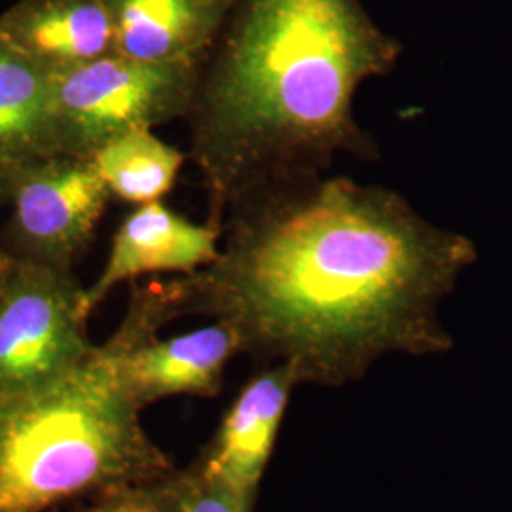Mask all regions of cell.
I'll use <instances>...</instances> for the list:
<instances>
[{"label": "cell", "instance_id": "4fadbf2b", "mask_svg": "<svg viewBox=\"0 0 512 512\" xmlns=\"http://www.w3.org/2000/svg\"><path fill=\"white\" fill-rule=\"evenodd\" d=\"M90 162L112 200L137 207L164 200L181 175L186 154L152 129H139L97 148Z\"/></svg>", "mask_w": 512, "mask_h": 512}, {"label": "cell", "instance_id": "5b68a950", "mask_svg": "<svg viewBox=\"0 0 512 512\" xmlns=\"http://www.w3.org/2000/svg\"><path fill=\"white\" fill-rule=\"evenodd\" d=\"M86 289L73 270L12 255L0 279V401L71 374L92 355Z\"/></svg>", "mask_w": 512, "mask_h": 512}, {"label": "cell", "instance_id": "5bb4252c", "mask_svg": "<svg viewBox=\"0 0 512 512\" xmlns=\"http://www.w3.org/2000/svg\"><path fill=\"white\" fill-rule=\"evenodd\" d=\"M165 512H253L255 505L192 461L160 480Z\"/></svg>", "mask_w": 512, "mask_h": 512}, {"label": "cell", "instance_id": "8fae6325", "mask_svg": "<svg viewBox=\"0 0 512 512\" xmlns=\"http://www.w3.org/2000/svg\"><path fill=\"white\" fill-rule=\"evenodd\" d=\"M232 0H103L114 52L143 63H203Z\"/></svg>", "mask_w": 512, "mask_h": 512}, {"label": "cell", "instance_id": "ba28073f", "mask_svg": "<svg viewBox=\"0 0 512 512\" xmlns=\"http://www.w3.org/2000/svg\"><path fill=\"white\" fill-rule=\"evenodd\" d=\"M222 230L211 222L196 224L164 202L137 205L116 228L107 262L86 289L92 315L118 285L143 275H188L217 260Z\"/></svg>", "mask_w": 512, "mask_h": 512}, {"label": "cell", "instance_id": "8992f818", "mask_svg": "<svg viewBox=\"0 0 512 512\" xmlns=\"http://www.w3.org/2000/svg\"><path fill=\"white\" fill-rule=\"evenodd\" d=\"M112 202L90 160L44 154L10 173L12 255L73 270Z\"/></svg>", "mask_w": 512, "mask_h": 512}, {"label": "cell", "instance_id": "ac0fdd59", "mask_svg": "<svg viewBox=\"0 0 512 512\" xmlns=\"http://www.w3.org/2000/svg\"><path fill=\"white\" fill-rule=\"evenodd\" d=\"M2 50H4V46H2V42H0V52H2Z\"/></svg>", "mask_w": 512, "mask_h": 512}, {"label": "cell", "instance_id": "30bf717a", "mask_svg": "<svg viewBox=\"0 0 512 512\" xmlns=\"http://www.w3.org/2000/svg\"><path fill=\"white\" fill-rule=\"evenodd\" d=\"M0 42L48 78L116 54L103 0H19L0 14Z\"/></svg>", "mask_w": 512, "mask_h": 512}, {"label": "cell", "instance_id": "7a4b0ae2", "mask_svg": "<svg viewBox=\"0 0 512 512\" xmlns=\"http://www.w3.org/2000/svg\"><path fill=\"white\" fill-rule=\"evenodd\" d=\"M401 57L363 0H232L186 118L207 222L222 230L241 198L327 175L340 156L376 162L355 97Z\"/></svg>", "mask_w": 512, "mask_h": 512}, {"label": "cell", "instance_id": "277c9868", "mask_svg": "<svg viewBox=\"0 0 512 512\" xmlns=\"http://www.w3.org/2000/svg\"><path fill=\"white\" fill-rule=\"evenodd\" d=\"M200 69L202 63H143L112 54L50 78L54 152L90 160L116 137L186 120Z\"/></svg>", "mask_w": 512, "mask_h": 512}, {"label": "cell", "instance_id": "6da1fadb", "mask_svg": "<svg viewBox=\"0 0 512 512\" xmlns=\"http://www.w3.org/2000/svg\"><path fill=\"white\" fill-rule=\"evenodd\" d=\"M476 260L473 239L403 194L319 175L228 209L217 260L179 275L184 317L224 321L260 365L338 389L387 355L452 351L440 304Z\"/></svg>", "mask_w": 512, "mask_h": 512}, {"label": "cell", "instance_id": "7c38bea8", "mask_svg": "<svg viewBox=\"0 0 512 512\" xmlns=\"http://www.w3.org/2000/svg\"><path fill=\"white\" fill-rule=\"evenodd\" d=\"M50 78L18 55L0 52V171L54 154L48 118Z\"/></svg>", "mask_w": 512, "mask_h": 512}, {"label": "cell", "instance_id": "9a60e30c", "mask_svg": "<svg viewBox=\"0 0 512 512\" xmlns=\"http://www.w3.org/2000/svg\"><path fill=\"white\" fill-rule=\"evenodd\" d=\"M80 512H165L160 482L99 497L92 507Z\"/></svg>", "mask_w": 512, "mask_h": 512}, {"label": "cell", "instance_id": "9c48e42d", "mask_svg": "<svg viewBox=\"0 0 512 512\" xmlns=\"http://www.w3.org/2000/svg\"><path fill=\"white\" fill-rule=\"evenodd\" d=\"M294 387L298 380L291 366H262L241 387L194 463L256 505Z\"/></svg>", "mask_w": 512, "mask_h": 512}, {"label": "cell", "instance_id": "e0dca14e", "mask_svg": "<svg viewBox=\"0 0 512 512\" xmlns=\"http://www.w3.org/2000/svg\"><path fill=\"white\" fill-rule=\"evenodd\" d=\"M10 262H12V253L0 247V279H2V275L6 274Z\"/></svg>", "mask_w": 512, "mask_h": 512}, {"label": "cell", "instance_id": "3957f363", "mask_svg": "<svg viewBox=\"0 0 512 512\" xmlns=\"http://www.w3.org/2000/svg\"><path fill=\"white\" fill-rule=\"evenodd\" d=\"M175 469L99 346L55 384L0 401V512L99 499L156 484Z\"/></svg>", "mask_w": 512, "mask_h": 512}, {"label": "cell", "instance_id": "2e32d148", "mask_svg": "<svg viewBox=\"0 0 512 512\" xmlns=\"http://www.w3.org/2000/svg\"><path fill=\"white\" fill-rule=\"evenodd\" d=\"M8 186H10V175L0 171V207L8 203Z\"/></svg>", "mask_w": 512, "mask_h": 512}, {"label": "cell", "instance_id": "52a82bcc", "mask_svg": "<svg viewBox=\"0 0 512 512\" xmlns=\"http://www.w3.org/2000/svg\"><path fill=\"white\" fill-rule=\"evenodd\" d=\"M114 366L120 387L139 410L175 395L217 397L224 384V370L241 353L238 332L217 321L141 344L128 346L110 336L99 344Z\"/></svg>", "mask_w": 512, "mask_h": 512}]
</instances>
